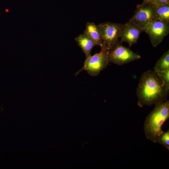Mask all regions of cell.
<instances>
[{
    "instance_id": "cell-1",
    "label": "cell",
    "mask_w": 169,
    "mask_h": 169,
    "mask_svg": "<svg viewBox=\"0 0 169 169\" xmlns=\"http://www.w3.org/2000/svg\"><path fill=\"white\" fill-rule=\"evenodd\" d=\"M169 90L153 70L144 72L136 89L137 105L140 107L156 105L167 100Z\"/></svg>"
},
{
    "instance_id": "cell-2",
    "label": "cell",
    "mask_w": 169,
    "mask_h": 169,
    "mask_svg": "<svg viewBox=\"0 0 169 169\" xmlns=\"http://www.w3.org/2000/svg\"><path fill=\"white\" fill-rule=\"evenodd\" d=\"M169 118V100L155 105L144 122L143 130L146 138L156 143L158 137L164 132L162 125Z\"/></svg>"
},
{
    "instance_id": "cell-3",
    "label": "cell",
    "mask_w": 169,
    "mask_h": 169,
    "mask_svg": "<svg viewBox=\"0 0 169 169\" xmlns=\"http://www.w3.org/2000/svg\"><path fill=\"white\" fill-rule=\"evenodd\" d=\"M100 47L101 50L99 53L86 58L82 67L75 73V76L84 70L90 75L96 76L107 66L110 63L108 50L103 45Z\"/></svg>"
},
{
    "instance_id": "cell-4",
    "label": "cell",
    "mask_w": 169,
    "mask_h": 169,
    "mask_svg": "<svg viewBox=\"0 0 169 169\" xmlns=\"http://www.w3.org/2000/svg\"><path fill=\"white\" fill-rule=\"evenodd\" d=\"M118 41L108 50L109 63L123 65L141 58L140 55L124 46Z\"/></svg>"
},
{
    "instance_id": "cell-5",
    "label": "cell",
    "mask_w": 169,
    "mask_h": 169,
    "mask_svg": "<svg viewBox=\"0 0 169 169\" xmlns=\"http://www.w3.org/2000/svg\"><path fill=\"white\" fill-rule=\"evenodd\" d=\"M100 32L102 44L108 50L120 38L123 24L106 22L97 25Z\"/></svg>"
},
{
    "instance_id": "cell-6",
    "label": "cell",
    "mask_w": 169,
    "mask_h": 169,
    "mask_svg": "<svg viewBox=\"0 0 169 169\" xmlns=\"http://www.w3.org/2000/svg\"><path fill=\"white\" fill-rule=\"evenodd\" d=\"M157 19L155 5L141 3L136 6L134 14L128 21L139 28L143 32L147 25Z\"/></svg>"
},
{
    "instance_id": "cell-7",
    "label": "cell",
    "mask_w": 169,
    "mask_h": 169,
    "mask_svg": "<svg viewBox=\"0 0 169 169\" xmlns=\"http://www.w3.org/2000/svg\"><path fill=\"white\" fill-rule=\"evenodd\" d=\"M145 32L149 36L152 46L159 45L169 33V23L157 19L149 23L144 28Z\"/></svg>"
},
{
    "instance_id": "cell-8",
    "label": "cell",
    "mask_w": 169,
    "mask_h": 169,
    "mask_svg": "<svg viewBox=\"0 0 169 169\" xmlns=\"http://www.w3.org/2000/svg\"><path fill=\"white\" fill-rule=\"evenodd\" d=\"M142 32L141 28L128 21L123 24L120 42H125L131 47L137 42Z\"/></svg>"
},
{
    "instance_id": "cell-9",
    "label": "cell",
    "mask_w": 169,
    "mask_h": 169,
    "mask_svg": "<svg viewBox=\"0 0 169 169\" xmlns=\"http://www.w3.org/2000/svg\"><path fill=\"white\" fill-rule=\"evenodd\" d=\"M75 40L85 54L86 58L91 55L92 50L96 46L94 42L84 33L75 37Z\"/></svg>"
},
{
    "instance_id": "cell-10",
    "label": "cell",
    "mask_w": 169,
    "mask_h": 169,
    "mask_svg": "<svg viewBox=\"0 0 169 169\" xmlns=\"http://www.w3.org/2000/svg\"><path fill=\"white\" fill-rule=\"evenodd\" d=\"M84 33L91 39L96 45L100 46L102 45L101 33L97 25L93 22H87Z\"/></svg>"
},
{
    "instance_id": "cell-11",
    "label": "cell",
    "mask_w": 169,
    "mask_h": 169,
    "mask_svg": "<svg viewBox=\"0 0 169 169\" xmlns=\"http://www.w3.org/2000/svg\"><path fill=\"white\" fill-rule=\"evenodd\" d=\"M169 69V50L165 52L156 62L153 68L156 72Z\"/></svg>"
},
{
    "instance_id": "cell-12",
    "label": "cell",
    "mask_w": 169,
    "mask_h": 169,
    "mask_svg": "<svg viewBox=\"0 0 169 169\" xmlns=\"http://www.w3.org/2000/svg\"><path fill=\"white\" fill-rule=\"evenodd\" d=\"M155 5L157 18L163 22L169 23V4Z\"/></svg>"
},
{
    "instance_id": "cell-13",
    "label": "cell",
    "mask_w": 169,
    "mask_h": 169,
    "mask_svg": "<svg viewBox=\"0 0 169 169\" xmlns=\"http://www.w3.org/2000/svg\"><path fill=\"white\" fill-rule=\"evenodd\" d=\"M156 143H157L169 150V130L164 132L157 138Z\"/></svg>"
},
{
    "instance_id": "cell-14",
    "label": "cell",
    "mask_w": 169,
    "mask_h": 169,
    "mask_svg": "<svg viewBox=\"0 0 169 169\" xmlns=\"http://www.w3.org/2000/svg\"><path fill=\"white\" fill-rule=\"evenodd\" d=\"M156 72L166 87L169 90V69Z\"/></svg>"
},
{
    "instance_id": "cell-15",
    "label": "cell",
    "mask_w": 169,
    "mask_h": 169,
    "mask_svg": "<svg viewBox=\"0 0 169 169\" xmlns=\"http://www.w3.org/2000/svg\"><path fill=\"white\" fill-rule=\"evenodd\" d=\"M161 4H169V0H156L154 5H157Z\"/></svg>"
},
{
    "instance_id": "cell-16",
    "label": "cell",
    "mask_w": 169,
    "mask_h": 169,
    "mask_svg": "<svg viewBox=\"0 0 169 169\" xmlns=\"http://www.w3.org/2000/svg\"><path fill=\"white\" fill-rule=\"evenodd\" d=\"M156 0H143L142 3L154 4Z\"/></svg>"
}]
</instances>
